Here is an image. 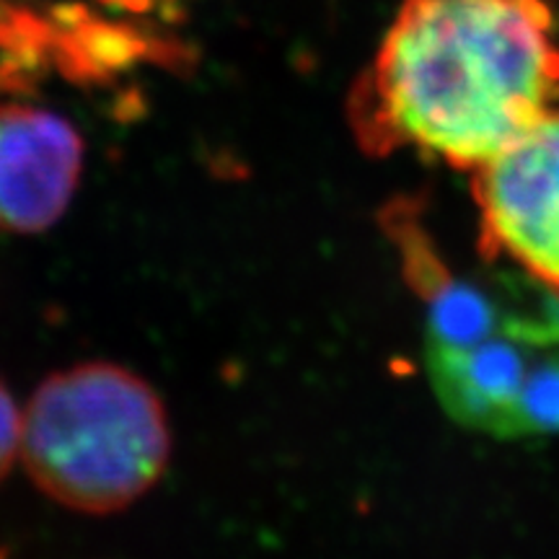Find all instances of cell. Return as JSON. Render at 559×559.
I'll return each instance as SVG.
<instances>
[{
	"instance_id": "obj_1",
	"label": "cell",
	"mask_w": 559,
	"mask_h": 559,
	"mask_svg": "<svg viewBox=\"0 0 559 559\" xmlns=\"http://www.w3.org/2000/svg\"><path fill=\"white\" fill-rule=\"evenodd\" d=\"M559 104L542 0H404L349 102L370 156L415 151L474 171Z\"/></svg>"
},
{
	"instance_id": "obj_2",
	"label": "cell",
	"mask_w": 559,
	"mask_h": 559,
	"mask_svg": "<svg viewBox=\"0 0 559 559\" xmlns=\"http://www.w3.org/2000/svg\"><path fill=\"white\" fill-rule=\"evenodd\" d=\"M425 360L443 409L495 438L559 432V296L510 267L459 277L412 230Z\"/></svg>"
},
{
	"instance_id": "obj_3",
	"label": "cell",
	"mask_w": 559,
	"mask_h": 559,
	"mask_svg": "<svg viewBox=\"0 0 559 559\" xmlns=\"http://www.w3.org/2000/svg\"><path fill=\"white\" fill-rule=\"evenodd\" d=\"M171 430L158 394L115 362L60 370L21 419L26 472L52 500L81 513H115L156 485Z\"/></svg>"
},
{
	"instance_id": "obj_4",
	"label": "cell",
	"mask_w": 559,
	"mask_h": 559,
	"mask_svg": "<svg viewBox=\"0 0 559 559\" xmlns=\"http://www.w3.org/2000/svg\"><path fill=\"white\" fill-rule=\"evenodd\" d=\"M479 251L559 296V107L472 171Z\"/></svg>"
},
{
	"instance_id": "obj_5",
	"label": "cell",
	"mask_w": 559,
	"mask_h": 559,
	"mask_svg": "<svg viewBox=\"0 0 559 559\" xmlns=\"http://www.w3.org/2000/svg\"><path fill=\"white\" fill-rule=\"evenodd\" d=\"M81 169L73 124L32 104H0V230L37 234L58 223Z\"/></svg>"
},
{
	"instance_id": "obj_6",
	"label": "cell",
	"mask_w": 559,
	"mask_h": 559,
	"mask_svg": "<svg viewBox=\"0 0 559 559\" xmlns=\"http://www.w3.org/2000/svg\"><path fill=\"white\" fill-rule=\"evenodd\" d=\"M21 443V417L9 389L0 383V479L11 469Z\"/></svg>"
}]
</instances>
